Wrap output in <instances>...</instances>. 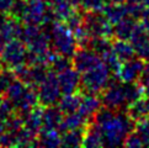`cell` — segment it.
Returning a JSON list of instances; mask_svg holds the SVG:
<instances>
[{"mask_svg": "<svg viewBox=\"0 0 149 148\" xmlns=\"http://www.w3.org/2000/svg\"><path fill=\"white\" fill-rule=\"evenodd\" d=\"M84 133L79 130H70L67 131L64 137L62 138V146L65 147H78L83 145Z\"/></svg>", "mask_w": 149, "mask_h": 148, "instance_id": "obj_27", "label": "cell"}, {"mask_svg": "<svg viewBox=\"0 0 149 148\" xmlns=\"http://www.w3.org/2000/svg\"><path fill=\"white\" fill-rule=\"evenodd\" d=\"M46 14V4L43 0H29L26 1L22 19L31 25H37L45 20Z\"/></svg>", "mask_w": 149, "mask_h": 148, "instance_id": "obj_10", "label": "cell"}, {"mask_svg": "<svg viewBox=\"0 0 149 148\" xmlns=\"http://www.w3.org/2000/svg\"><path fill=\"white\" fill-rule=\"evenodd\" d=\"M148 110L146 106V101L144 100H137V101L132 103L131 108H130V116L133 120H141L143 117H147Z\"/></svg>", "mask_w": 149, "mask_h": 148, "instance_id": "obj_29", "label": "cell"}, {"mask_svg": "<svg viewBox=\"0 0 149 148\" xmlns=\"http://www.w3.org/2000/svg\"><path fill=\"white\" fill-rule=\"evenodd\" d=\"M144 93L149 96V83L147 84V85H144Z\"/></svg>", "mask_w": 149, "mask_h": 148, "instance_id": "obj_42", "label": "cell"}, {"mask_svg": "<svg viewBox=\"0 0 149 148\" xmlns=\"http://www.w3.org/2000/svg\"><path fill=\"white\" fill-rule=\"evenodd\" d=\"M131 43L134 48V53L141 59H149V36L143 29V25H136L131 36Z\"/></svg>", "mask_w": 149, "mask_h": 148, "instance_id": "obj_8", "label": "cell"}, {"mask_svg": "<svg viewBox=\"0 0 149 148\" xmlns=\"http://www.w3.org/2000/svg\"><path fill=\"white\" fill-rule=\"evenodd\" d=\"M13 109H14V105L10 103L8 99L0 100V121L4 122L9 116H11Z\"/></svg>", "mask_w": 149, "mask_h": 148, "instance_id": "obj_33", "label": "cell"}, {"mask_svg": "<svg viewBox=\"0 0 149 148\" xmlns=\"http://www.w3.org/2000/svg\"><path fill=\"white\" fill-rule=\"evenodd\" d=\"M100 126H101V132H102L104 146L116 147L125 145L127 136L132 131L133 122L131 116L120 114V115H113L107 122Z\"/></svg>", "mask_w": 149, "mask_h": 148, "instance_id": "obj_1", "label": "cell"}, {"mask_svg": "<svg viewBox=\"0 0 149 148\" xmlns=\"http://www.w3.org/2000/svg\"><path fill=\"white\" fill-rule=\"evenodd\" d=\"M112 50L121 61H128L134 56V48L132 43H128L126 40H117L112 43Z\"/></svg>", "mask_w": 149, "mask_h": 148, "instance_id": "obj_21", "label": "cell"}, {"mask_svg": "<svg viewBox=\"0 0 149 148\" xmlns=\"http://www.w3.org/2000/svg\"><path fill=\"white\" fill-rule=\"evenodd\" d=\"M25 9H26V1L25 0H15L10 10H11V14L14 15V16H16L17 19H20V17L22 19Z\"/></svg>", "mask_w": 149, "mask_h": 148, "instance_id": "obj_34", "label": "cell"}, {"mask_svg": "<svg viewBox=\"0 0 149 148\" xmlns=\"http://www.w3.org/2000/svg\"><path fill=\"white\" fill-rule=\"evenodd\" d=\"M110 1H112V3H122L123 0H110Z\"/></svg>", "mask_w": 149, "mask_h": 148, "instance_id": "obj_44", "label": "cell"}, {"mask_svg": "<svg viewBox=\"0 0 149 148\" xmlns=\"http://www.w3.org/2000/svg\"><path fill=\"white\" fill-rule=\"evenodd\" d=\"M62 111L57 108H47L43 111V130H54L58 128L62 124Z\"/></svg>", "mask_w": 149, "mask_h": 148, "instance_id": "obj_17", "label": "cell"}, {"mask_svg": "<svg viewBox=\"0 0 149 148\" xmlns=\"http://www.w3.org/2000/svg\"><path fill=\"white\" fill-rule=\"evenodd\" d=\"M81 8L86 11H102L104 6L106 5L105 0H81Z\"/></svg>", "mask_w": 149, "mask_h": 148, "instance_id": "obj_31", "label": "cell"}, {"mask_svg": "<svg viewBox=\"0 0 149 148\" xmlns=\"http://www.w3.org/2000/svg\"><path fill=\"white\" fill-rule=\"evenodd\" d=\"M125 145L128 147H141V146H143V141L141 138V136L138 135L137 132H134V133H130L127 136Z\"/></svg>", "mask_w": 149, "mask_h": 148, "instance_id": "obj_35", "label": "cell"}, {"mask_svg": "<svg viewBox=\"0 0 149 148\" xmlns=\"http://www.w3.org/2000/svg\"><path fill=\"white\" fill-rule=\"evenodd\" d=\"M43 111H41L40 109L33 108L31 111H29L27 114L24 116V124L25 127L29 128L33 133H38V132L43 127Z\"/></svg>", "mask_w": 149, "mask_h": 148, "instance_id": "obj_13", "label": "cell"}, {"mask_svg": "<svg viewBox=\"0 0 149 148\" xmlns=\"http://www.w3.org/2000/svg\"><path fill=\"white\" fill-rule=\"evenodd\" d=\"M21 31H22V27L20 26L17 21L15 19L8 17L6 21L0 26V37H1L5 42H9V41L14 40L15 37H19L20 38Z\"/></svg>", "mask_w": 149, "mask_h": 148, "instance_id": "obj_14", "label": "cell"}, {"mask_svg": "<svg viewBox=\"0 0 149 148\" xmlns=\"http://www.w3.org/2000/svg\"><path fill=\"white\" fill-rule=\"evenodd\" d=\"M146 101V106H147V110H148V114H149V96H148V99L147 100H144Z\"/></svg>", "mask_w": 149, "mask_h": 148, "instance_id": "obj_43", "label": "cell"}, {"mask_svg": "<svg viewBox=\"0 0 149 148\" xmlns=\"http://www.w3.org/2000/svg\"><path fill=\"white\" fill-rule=\"evenodd\" d=\"M43 1L46 3V1H48V3H51V0H43Z\"/></svg>", "mask_w": 149, "mask_h": 148, "instance_id": "obj_45", "label": "cell"}, {"mask_svg": "<svg viewBox=\"0 0 149 148\" xmlns=\"http://www.w3.org/2000/svg\"><path fill=\"white\" fill-rule=\"evenodd\" d=\"M125 89V95H126V100L127 103H134L137 100H139L141 96L144 93V89H142L141 85H138L134 82H128L123 85Z\"/></svg>", "mask_w": 149, "mask_h": 148, "instance_id": "obj_26", "label": "cell"}, {"mask_svg": "<svg viewBox=\"0 0 149 148\" xmlns=\"http://www.w3.org/2000/svg\"><path fill=\"white\" fill-rule=\"evenodd\" d=\"M5 130V124L3 122V121H0V133H3Z\"/></svg>", "mask_w": 149, "mask_h": 148, "instance_id": "obj_41", "label": "cell"}, {"mask_svg": "<svg viewBox=\"0 0 149 148\" xmlns=\"http://www.w3.org/2000/svg\"><path fill=\"white\" fill-rule=\"evenodd\" d=\"M61 87L58 83V78L56 77V74L51 72L47 74V77L45 78V80L40 84L38 89V100L43 105H53L56 104L61 98Z\"/></svg>", "mask_w": 149, "mask_h": 148, "instance_id": "obj_6", "label": "cell"}, {"mask_svg": "<svg viewBox=\"0 0 149 148\" xmlns=\"http://www.w3.org/2000/svg\"><path fill=\"white\" fill-rule=\"evenodd\" d=\"M85 30L90 37H109L113 34V29L106 16L99 15L97 11H89L83 19Z\"/></svg>", "mask_w": 149, "mask_h": 148, "instance_id": "obj_4", "label": "cell"}, {"mask_svg": "<svg viewBox=\"0 0 149 148\" xmlns=\"http://www.w3.org/2000/svg\"><path fill=\"white\" fill-rule=\"evenodd\" d=\"M14 1L15 0H0V11L5 13V11H8V10H10Z\"/></svg>", "mask_w": 149, "mask_h": 148, "instance_id": "obj_37", "label": "cell"}, {"mask_svg": "<svg viewBox=\"0 0 149 148\" xmlns=\"http://www.w3.org/2000/svg\"><path fill=\"white\" fill-rule=\"evenodd\" d=\"M100 62L101 61H100L97 53H95L93 50L88 48V47L86 48L79 50L78 52L74 53L73 64L78 72H86L90 68L99 64Z\"/></svg>", "mask_w": 149, "mask_h": 148, "instance_id": "obj_9", "label": "cell"}, {"mask_svg": "<svg viewBox=\"0 0 149 148\" xmlns=\"http://www.w3.org/2000/svg\"><path fill=\"white\" fill-rule=\"evenodd\" d=\"M136 25H137L136 21L132 17L125 16L123 19H121L118 22H116V26L113 29V34L118 37V40H130Z\"/></svg>", "mask_w": 149, "mask_h": 148, "instance_id": "obj_18", "label": "cell"}, {"mask_svg": "<svg viewBox=\"0 0 149 148\" xmlns=\"http://www.w3.org/2000/svg\"><path fill=\"white\" fill-rule=\"evenodd\" d=\"M68 1L72 5H79V4H80L81 0H68Z\"/></svg>", "mask_w": 149, "mask_h": 148, "instance_id": "obj_40", "label": "cell"}, {"mask_svg": "<svg viewBox=\"0 0 149 148\" xmlns=\"http://www.w3.org/2000/svg\"><path fill=\"white\" fill-rule=\"evenodd\" d=\"M137 133L141 136L143 141V146H149V119L143 117L138 120V124L136 126Z\"/></svg>", "mask_w": 149, "mask_h": 148, "instance_id": "obj_30", "label": "cell"}, {"mask_svg": "<svg viewBox=\"0 0 149 148\" xmlns=\"http://www.w3.org/2000/svg\"><path fill=\"white\" fill-rule=\"evenodd\" d=\"M70 5L68 0H51V13L56 19H67L72 13Z\"/></svg>", "mask_w": 149, "mask_h": 148, "instance_id": "obj_22", "label": "cell"}, {"mask_svg": "<svg viewBox=\"0 0 149 148\" xmlns=\"http://www.w3.org/2000/svg\"><path fill=\"white\" fill-rule=\"evenodd\" d=\"M15 79H16L15 72H11L9 68L0 71V95L6 94L9 88L15 82Z\"/></svg>", "mask_w": 149, "mask_h": 148, "instance_id": "obj_28", "label": "cell"}, {"mask_svg": "<svg viewBox=\"0 0 149 148\" xmlns=\"http://www.w3.org/2000/svg\"><path fill=\"white\" fill-rule=\"evenodd\" d=\"M49 38L54 46L56 51L62 56L70 57L75 53L77 50V40L73 32L67 25L61 22L51 24Z\"/></svg>", "mask_w": 149, "mask_h": 148, "instance_id": "obj_2", "label": "cell"}, {"mask_svg": "<svg viewBox=\"0 0 149 148\" xmlns=\"http://www.w3.org/2000/svg\"><path fill=\"white\" fill-rule=\"evenodd\" d=\"M99 109H100V100L95 96L94 94H89L81 100L79 112H80L84 117L89 119L90 116L96 114Z\"/></svg>", "mask_w": 149, "mask_h": 148, "instance_id": "obj_20", "label": "cell"}, {"mask_svg": "<svg viewBox=\"0 0 149 148\" xmlns=\"http://www.w3.org/2000/svg\"><path fill=\"white\" fill-rule=\"evenodd\" d=\"M86 117L80 114V112H73L68 114L65 119L62 120V124L59 125V128L62 132H67L70 130H80L84 127V125L86 124Z\"/></svg>", "mask_w": 149, "mask_h": 148, "instance_id": "obj_16", "label": "cell"}, {"mask_svg": "<svg viewBox=\"0 0 149 148\" xmlns=\"http://www.w3.org/2000/svg\"><path fill=\"white\" fill-rule=\"evenodd\" d=\"M51 64H52L53 71L61 73V72H63L64 69H67V68L70 67V62L68 61V57H65V56H62V57H57L56 56L52 59Z\"/></svg>", "mask_w": 149, "mask_h": 148, "instance_id": "obj_32", "label": "cell"}, {"mask_svg": "<svg viewBox=\"0 0 149 148\" xmlns=\"http://www.w3.org/2000/svg\"><path fill=\"white\" fill-rule=\"evenodd\" d=\"M58 83H59L62 93L67 94H73L78 90L80 87V77H79V72L70 69V67L64 69L59 73L58 75Z\"/></svg>", "mask_w": 149, "mask_h": 148, "instance_id": "obj_11", "label": "cell"}, {"mask_svg": "<svg viewBox=\"0 0 149 148\" xmlns=\"http://www.w3.org/2000/svg\"><path fill=\"white\" fill-rule=\"evenodd\" d=\"M5 43H6V42H5V41L1 38V37H0V56H1V52H3V50H4Z\"/></svg>", "mask_w": 149, "mask_h": 148, "instance_id": "obj_39", "label": "cell"}, {"mask_svg": "<svg viewBox=\"0 0 149 148\" xmlns=\"http://www.w3.org/2000/svg\"><path fill=\"white\" fill-rule=\"evenodd\" d=\"M142 25H143V29H144V31L147 32V35L149 36V17H146Z\"/></svg>", "mask_w": 149, "mask_h": 148, "instance_id": "obj_38", "label": "cell"}, {"mask_svg": "<svg viewBox=\"0 0 149 148\" xmlns=\"http://www.w3.org/2000/svg\"><path fill=\"white\" fill-rule=\"evenodd\" d=\"M86 47L101 56H104L105 53L112 50V45L110 43V41L106 37H93V40L89 41Z\"/></svg>", "mask_w": 149, "mask_h": 148, "instance_id": "obj_25", "label": "cell"}, {"mask_svg": "<svg viewBox=\"0 0 149 148\" xmlns=\"http://www.w3.org/2000/svg\"><path fill=\"white\" fill-rule=\"evenodd\" d=\"M83 146H85V147H99V146H104L102 132H101V126L99 124L91 125L89 127L86 135H84Z\"/></svg>", "mask_w": 149, "mask_h": 148, "instance_id": "obj_19", "label": "cell"}, {"mask_svg": "<svg viewBox=\"0 0 149 148\" xmlns=\"http://www.w3.org/2000/svg\"><path fill=\"white\" fill-rule=\"evenodd\" d=\"M107 90L105 91L102 96V103L106 108L110 109H120L127 103L123 85H118V83L115 80H111L107 84Z\"/></svg>", "mask_w": 149, "mask_h": 148, "instance_id": "obj_7", "label": "cell"}, {"mask_svg": "<svg viewBox=\"0 0 149 148\" xmlns=\"http://www.w3.org/2000/svg\"><path fill=\"white\" fill-rule=\"evenodd\" d=\"M144 68V64L141 58H131V59L126 61V63L120 68V78L123 82H136L138 78L141 77V73Z\"/></svg>", "mask_w": 149, "mask_h": 148, "instance_id": "obj_12", "label": "cell"}, {"mask_svg": "<svg viewBox=\"0 0 149 148\" xmlns=\"http://www.w3.org/2000/svg\"><path fill=\"white\" fill-rule=\"evenodd\" d=\"M110 69L105 63L100 62L99 64L84 72V75L80 80V85L89 94H96L110 82Z\"/></svg>", "mask_w": 149, "mask_h": 148, "instance_id": "obj_3", "label": "cell"}, {"mask_svg": "<svg viewBox=\"0 0 149 148\" xmlns=\"http://www.w3.org/2000/svg\"><path fill=\"white\" fill-rule=\"evenodd\" d=\"M102 14L111 24H116L121 19L127 16L128 11H127V6L121 5V3H112L111 5H105L102 9Z\"/></svg>", "mask_w": 149, "mask_h": 148, "instance_id": "obj_15", "label": "cell"}, {"mask_svg": "<svg viewBox=\"0 0 149 148\" xmlns=\"http://www.w3.org/2000/svg\"><path fill=\"white\" fill-rule=\"evenodd\" d=\"M38 146L42 147H58L62 146V138L58 131L54 130H43L38 140Z\"/></svg>", "mask_w": 149, "mask_h": 148, "instance_id": "obj_24", "label": "cell"}, {"mask_svg": "<svg viewBox=\"0 0 149 148\" xmlns=\"http://www.w3.org/2000/svg\"><path fill=\"white\" fill-rule=\"evenodd\" d=\"M80 103L81 99L75 94H67L64 98L61 100L59 103V109L64 114H73L77 112V110H79L80 108Z\"/></svg>", "mask_w": 149, "mask_h": 148, "instance_id": "obj_23", "label": "cell"}, {"mask_svg": "<svg viewBox=\"0 0 149 148\" xmlns=\"http://www.w3.org/2000/svg\"><path fill=\"white\" fill-rule=\"evenodd\" d=\"M139 80H141L142 87L147 85V84L149 83V64L144 66V68H143V71L141 73V77H139Z\"/></svg>", "mask_w": 149, "mask_h": 148, "instance_id": "obj_36", "label": "cell"}, {"mask_svg": "<svg viewBox=\"0 0 149 148\" xmlns=\"http://www.w3.org/2000/svg\"><path fill=\"white\" fill-rule=\"evenodd\" d=\"M26 50L22 41L11 40L4 46V50L0 56V61L8 68H16L22 64L26 59Z\"/></svg>", "mask_w": 149, "mask_h": 148, "instance_id": "obj_5", "label": "cell"}]
</instances>
